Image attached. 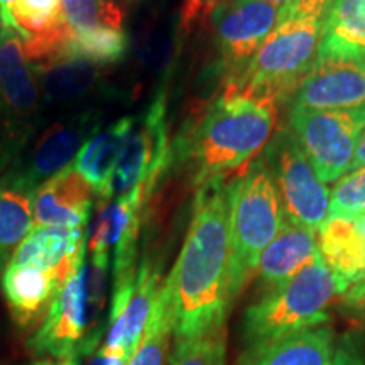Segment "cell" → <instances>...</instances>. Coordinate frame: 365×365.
<instances>
[{"mask_svg": "<svg viewBox=\"0 0 365 365\" xmlns=\"http://www.w3.org/2000/svg\"><path fill=\"white\" fill-rule=\"evenodd\" d=\"M333 365H365V354L352 335L341 336L335 345Z\"/></svg>", "mask_w": 365, "mask_h": 365, "instance_id": "cell-33", "label": "cell"}, {"mask_svg": "<svg viewBox=\"0 0 365 365\" xmlns=\"http://www.w3.org/2000/svg\"><path fill=\"white\" fill-rule=\"evenodd\" d=\"M365 212V168L350 171L330 193L328 218H350Z\"/></svg>", "mask_w": 365, "mask_h": 365, "instance_id": "cell-31", "label": "cell"}, {"mask_svg": "<svg viewBox=\"0 0 365 365\" xmlns=\"http://www.w3.org/2000/svg\"><path fill=\"white\" fill-rule=\"evenodd\" d=\"M95 191L71 166L43 182L33 195L34 227L85 228Z\"/></svg>", "mask_w": 365, "mask_h": 365, "instance_id": "cell-18", "label": "cell"}, {"mask_svg": "<svg viewBox=\"0 0 365 365\" xmlns=\"http://www.w3.org/2000/svg\"><path fill=\"white\" fill-rule=\"evenodd\" d=\"M365 130V107L313 110L291 105L289 132L325 185L339 181L352 166Z\"/></svg>", "mask_w": 365, "mask_h": 365, "instance_id": "cell-7", "label": "cell"}, {"mask_svg": "<svg viewBox=\"0 0 365 365\" xmlns=\"http://www.w3.org/2000/svg\"><path fill=\"white\" fill-rule=\"evenodd\" d=\"M100 129L102 112L97 108H85L54 122L34 137L24 153L0 176V182L34 195L49 178L71 166L86 140Z\"/></svg>", "mask_w": 365, "mask_h": 365, "instance_id": "cell-8", "label": "cell"}, {"mask_svg": "<svg viewBox=\"0 0 365 365\" xmlns=\"http://www.w3.org/2000/svg\"><path fill=\"white\" fill-rule=\"evenodd\" d=\"M360 168H365V130L359 140V145H357V150H355V156H354L352 166H350V171L360 170Z\"/></svg>", "mask_w": 365, "mask_h": 365, "instance_id": "cell-35", "label": "cell"}, {"mask_svg": "<svg viewBox=\"0 0 365 365\" xmlns=\"http://www.w3.org/2000/svg\"><path fill=\"white\" fill-rule=\"evenodd\" d=\"M41 100L21 34L6 24L0 39V176L38 134Z\"/></svg>", "mask_w": 365, "mask_h": 365, "instance_id": "cell-6", "label": "cell"}, {"mask_svg": "<svg viewBox=\"0 0 365 365\" xmlns=\"http://www.w3.org/2000/svg\"><path fill=\"white\" fill-rule=\"evenodd\" d=\"M323 19L279 22L225 91L276 103L294 93L317 61Z\"/></svg>", "mask_w": 365, "mask_h": 365, "instance_id": "cell-5", "label": "cell"}, {"mask_svg": "<svg viewBox=\"0 0 365 365\" xmlns=\"http://www.w3.org/2000/svg\"><path fill=\"white\" fill-rule=\"evenodd\" d=\"M48 365H78V360H76V354L66 355V357L58 359V360H49Z\"/></svg>", "mask_w": 365, "mask_h": 365, "instance_id": "cell-36", "label": "cell"}, {"mask_svg": "<svg viewBox=\"0 0 365 365\" xmlns=\"http://www.w3.org/2000/svg\"><path fill=\"white\" fill-rule=\"evenodd\" d=\"M225 176L198 186L188 234L166 277L176 339L225 327L230 293V227Z\"/></svg>", "mask_w": 365, "mask_h": 365, "instance_id": "cell-1", "label": "cell"}, {"mask_svg": "<svg viewBox=\"0 0 365 365\" xmlns=\"http://www.w3.org/2000/svg\"><path fill=\"white\" fill-rule=\"evenodd\" d=\"M317 59L365 61V0H331L322 21Z\"/></svg>", "mask_w": 365, "mask_h": 365, "instance_id": "cell-21", "label": "cell"}, {"mask_svg": "<svg viewBox=\"0 0 365 365\" xmlns=\"http://www.w3.org/2000/svg\"><path fill=\"white\" fill-rule=\"evenodd\" d=\"M63 11L73 33L93 29L124 31L125 12L117 0H63Z\"/></svg>", "mask_w": 365, "mask_h": 365, "instance_id": "cell-29", "label": "cell"}, {"mask_svg": "<svg viewBox=\"0 0 365 365\" xmlns=\"http://www.w3.org/2000/svg\"><path fill=\"white\" fill-rule=\"evenodd\" d=\"M7 264L54 271L63 286L85 264V228L34 227Z\"/></svg>", "mask_w": 365, "mask_h": 365, "instance_id": "cell-17", "label": "cell"}, {"mask_svg": "<svg viewBox=\"0 0 365 365\" xmlns=\"http://www.w3.org/2000/svg\"><path fill=\"white\" fill-rule=\"evenodd\" d=\"M293 105L313 110L365 107V61L317 59L294 91Z\"/></svg>", "mask_w": 365, "mask_h": 365, "instance_id": "cell-16", "label": "cell"}, {"mask_svg": "<svg viewBox=\"0 0 365 365\" xmlns=\"http://www.w3.org/2000/svg\"><path fill=\"white\" fill-rule=\"evenodd\" d=\"M331 0H293L279 11V22L294 19H323Z\"/></svg>", "mask_w": 365, "mask_h": 365, "instance_id": "cell-32", "label": "cell"}, {"mask_svg": "<svg viewBox=\"0 0 365 365\" xmlns=\"http://www.w3.org/2000/svg\"><path fill=\"white\" fill-rule=\"evenodd\" d=\"M132 125V117H122L95 132L76 156L73 168L88 181L100 202L108 200L113 173Z\"/></svg>", "mask_w": 365, "mask_h": 365, "instance_id": "cell-23", "label": "cell"}, {"mask_svg": "<svg viewBox=\"0 0 365 365\" xmlns=\"http://www.w3.org/2000/svg\"><path fill=\"white\" fill-rule=\"evenodd\" d=\"M318 254L317 232L286 220L279 234L264 249L255 271L261 284L271 291L296 276L301 269L313 262Z\"/></svg>", "mask_w": 365, "mask_h": 365, "instance_id": "cell-20", "label": "cell"}, {"mask_svg": "<svg viewBox=\"0 0 365 365\" xmlns=\"http://www.w3.org/2000/svg\"><path fill=\"white\" fill-rule=\"evenodd\" d=\"M349 289L327 266L322 254L296 276L267 291L244 314V340L266 344L282 336L327 325L328 308Z\"/></svg>", "mask_w": 365, "mask_h": 365, "instance_id": "cell-3", "label": "cell"}, {"mask_svg": "<svg viewBox=\"0 0 365 365\" xmlns=\"http://www.w3.org/2000/svg\"><path fill=\"white\" fill-rule=\"evenodd\" d=\"M11 2H12V0H0V7H2V11H4V9H7V6Z\"/></svg>", "mask_w": 365, "mask_h": 365, "instance_id": "cell-38", "label": "cell"}, {"mask_svg": "<svg viewBox=\"0 0 365 365\" xmlns=\"http://www.w3.org/2000/svg\"><path fill=\"white\" fill-rule=\"evenodd\" d=\"M335 333L328 325L250 345L237 365H333Z\"/></svg>", "mask_w": 365, "mask_h": 365, "instance_id": "cell-19", "label": "cell"}, {"mask_svg": "<svg viewBox=\"0 0 365 365\" xmlns=\"http://www.w3.org/2000/svg\"><path fill=\"white\" fill-rule=\"evenodd\" d=\"M318 249L327 266L346 287L365 277V247L352 218H327L318 230Z\"/></svg>", "mask_w": 365, "mask_h": 365, "instance_id": "cell-25", "label": "cell"}, {"mask_svg": "<svg viewBox=\"0 0 365 365\" xmlns=\"http://www.w3.org/2000/svg\"><path fill=\"white\" fill-rule=\"evenodd\" d=\"M269 173L276 182L286 220L317 232L328 218L330 193L304 156L289 130H281L264 153Z\"/></svg>", "mask_w": 365, "mask_h": 365, "instance_id": "cell-9", "label": "cell"}, {"mask_svg": "<svg viewBox=\"0 0 365 365\" xmlns=\"http://www.w3.org/2000/svg\"><path fill=\"white\" fill-rule=\"evenodd\" d=\"M2 14L6 24L21 34L29 65L68 58L73 29L63 11V0H12Z\"/></svg>", "mask_w": 365, "mask_h": 365, "instance_id": "cell-14", "label": "cell"}, {"mask_svg": "<svg viewBox=\"0 0 365 365\" xmlns=\"http://www.w3.org/2000/svg\"><path fill=\"white\" fill-rule=\"evenodd\" d=\"M161 284L158 269L148 259L135 271L113 279L110 328L102 357H118L129 362L143 339Z\"/></svg>", "mask_w": 365, "mask_h": 365, "instance_id": "cell-12", "label": "cell"}, {"mask_svg": "<svg viewBox=\"0 0 365 365\" xmlns=\"http://www.w3.org/2000/svg\"><path fill=\"white\" fill-rule=\"evenodd\" d=\"M228 227H230V293L232 301L257 269L264 249L284 225L276 182L262 156L227 182Z\"/></svg>", "mask_w": 365, "mask_h": 365, "instance_id": "cell-4", "label": "cell"}, {"mask_svg": "<svg viewBox=\"0 0 365 365\" xmlns=\"http://www.w3.org/2000/svg\"><path fill=\"white\" fill-rule=\"evenodd\" d=\"M173 333H175V319H173L171 296L164 279L140 344L127 365H166Z\"/></svg>", "mask_w": 365, "mask_h": 365, "instance_id": "cell-27", "label": "cell"}, {"mask_svg": "<svg viewBox=\"0 0 365 365\" xmlns=\"http://www.w3.org/2000/svg\"><path fill=\"white\" fill-rule=\"evenodd\" d=\"M276 124L274 103L223 91L203 113L186 140L195 181L203 182L247 168L267 148Z\"/></svg>", "mask_w": 365, "mask_h": 365, "instance_id": "cell-2", "label": "cell"}, {"mask_svg": "<svg viewBox=\"0 0 365 365\" xmlns=\"http://www.w3.org/2000/svg\"><path fill=\"white\" fill-rule=\"evenodd\" d=\"M33 71L41 98L48 103L78 102L93 95L103 80L102 66L78 58H61L36 65Z\"/></svg>", "mask_w": 365, "mask_h": 365, "instance_id": "cell-24", "label": "cell"}, {"mask_svg": "<svg viewBox=\"0 0 365 365\" xmlns=\"http://www.w3.org/2000/svg\"><path fill=\"white\" fill-rule=\"evenodd\" d=\"M129 49L125 31L93 29L85 33H73L68 58H78L97 66L118 63Z\"/></svg>", "mask_w": 365, "mask_h": 365, "instance_id": "cell-28", "label": "cell"}, {"mask_svg": "<svg viewBox=\"0 0 365 365\" xmlns=\"http://www.w3.org/2000/svg\"><path fill=\"white\" fill-rule=\"evenodd\" d=\"M228 81L249 65L279 21L281 9L254 0H205Z\"/></svg>", "mask_w": 365, "mask_h": 365, "instance_id": "cell-11", "label": "cell"}, {"mask_svg": "<svg viewBox=\"0 0 365 365\" xmlns=\"http://www.w3.org/2000/svg\"><path fill=\"white\" fill-rule=\"evenodd\" d=\"M171 161V144L166 124V98L159 93L143 115L132 117L110 185V198L145 186L150 193Z\"/></svg>", "mask_w": 365, "mask_h": 365, "instance_id": "cell-10", "label": "cell"}, {"mask_svg": "<svg viewBox=\"0 0 365 365\" xmlns=\"http://www.w3.org/2000/svg\"><path fill=\"white\" fill-rule=\"evenodd\" d=\"M61 282L54 271H39L6 264L2 272V291L12 317L22 327H29L48 312Z\"/></svg>", "mask_w": 365, "mask_h": 365, "instance_id": "cell-22", "label": "cell"}, {"mask_svg": "<svg viewBox=\"0 0 365 365\" xmlns=\"http://www.w3.org/2000/svg\"><path fill=\"white\" fill-rule=\"evenodd\" d=\"M205 2V0H190V9H188V16L191 17L193 16V12L198 9L202 4ZM254 2H261V4H267V6H274L277 9H282L286 7L287 4H291L293 0H254Z\"/></svg>", "mask_w": 365, "mask_h": 365, "instance_id": "cell-34", "label": "cell"}, {"mask_svg": "<svg viewBox=\"0 0 365 365\" xmlns=\"http://www.w3.org/2000/svg\"><path fill=\"white\" fill-rule=\"evenodd\" d=\"M88 303V271L83 264L54 294L43 325L29 340L31 350L56 359L76 354V344L85 333Z\"/></svg>", "mask_w": 365, "mask_h": 365, "instance_id": "cell-15", "label": "cell"}, {"mask_svg": "<svg viewBox=\"0 0 365 365\" xmlns=\"http://www.w3.org/2000/svg\"><path fill=\"white\" fill-rule=\"evenodd\" d=\"M4 27H6V21H4L2 7H0V39H2V34H4Z\"/></svg>", "mask_w": 365, "mask_h": 365, "instance_id": "cell-37", "label": "cell"}, {"mask_svg": "<svg viewBox=\"0 0 365 365\" xmlns=\"http://www.w3.org/2000/svg\"><path fill=\"white\" fill-rule=\"evenodd\" d=\"M225 357L227 333L222 327L195 339H176L168 365H225Z\"/></svg>", "mask_w": 365, "mask_h": 365, "instance_id": "cell-30", "label": "cell"}, {"mask_svg": "<svg viewBox=\"0 0 365 365\" xmlns=\"http://www.w3.org/2000/svg\"><path fill=\"white\" fill-rule=\"evenodd\" d=\"M149 196L150 191L145 186H137L129 193L103 200L100 205L88 240L91 264L107 267L113 249V279L137 269V239Z\"/></svg>", "mask_w": 365, "mask_h": 365, "instance_id": "cell-13", "label": "cell"}, {"mask_svg": "<svg viewBox=\"0 0 365 365\" xmlns=\"http://www.w3.org/2000/svg\"><path fill=\"white\" fill-rule=\"evenodd\" d=\"M34 228L33 193L0 182V266Z\"/></svg>", "mask_w": 365, "mask_h": 365, "instance_id": "cell-26", "label": "cell"}]
</instances>
